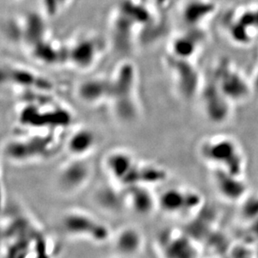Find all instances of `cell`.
<instances>
[{"label": "cell", "instance_id": "obj_7", "mask_svg": "<svg viewBox=\"0 0 258 258\" xmlns=\"http://www.w3.org/2000/svg\"><path fill=\"white\" fill-rule=\"evenodd\" d=\"M3 80L7 83L29 90L32 93L48 94L53 85L41 75L18 64H7L3 71Z\"/></svg>", "mask_w": 258, "mask_h": 258}, {"label": "cell", "instance_id": "obj_10", "mask_svg": "<svg viewBox=\"0 0 258 258\" xmlns=\"http://www.w3.org/2000/svg\"><path fill=\"white\" fill-rule=\"evenodd\" d=\"M124 188L126 208L141 217H149L158 209V196L151 186L132 185Z\"/></svg>", "mask_w": 258, "mask_h": 258}, {"label": "cell", "instance_id": "obj_13", "mask_svg": "<svg viewBox=\"0 0 258 258\" xmlns=\"http://www.w3.org/2000/svg\"><path fill=\"white\" fill-rule=\"evenodd\" d=\"M113 243L115 251L120 256L124 257L137 256L143 248V234L134 226H126L117 231Z\"/></svg>", "mask_w": 258, "mask_h": 258}, {"label": "cell", "instance_id": "obj_9", "mask_svg": "<svg viewBox=\"0 0 258 258\" xmlns=\"http://www.w3.org/2000/svg\"><path fill=\"white\" fill-rule=\"evenodd\" d=\"M197 199L195 193L185 188H167L158 196V208L171 216H181L194 208Z\"/></svg>", "mask_w": 258, "mask_h": 258}, {"label": "cell", "instance_id": "obj_5", "mask_svg": "<svg viewBox=\"0 0 258 258\" xmlns=\"http://www.w3.org/2000/svg\"><path fill=\"white\" fill-rule=\"evenodd\" d=\"M92 175V166L86 158H72L57 173L58 189L66 194H74L87 185Z\"/></svg>", "mask_w": 258, "mask_h": 258}, {"label": "cell", "instance_id": "obj_1", "mask_svg": "<svg viewBox=\"0 0 258 258\" xmlns=\"http://www.w3.org/2000/svg\"><path fill=\"white\" fill-rule=\"evenodd\" d=\"M110 97L107 105L119 121L130 123L140 116L139 73L129 58L117 63L110 76Z\"/></svg>", "mask_w": 258, "mask_h": 258}, {"label": "cell", "instance_id": "obj_8", "mask_svg": "<svg viewBox=\"0 0 258 258\" xmlns=\"http://www.w3.org/2000/svg\"><path fill=\"white\" fill-rule=\"evenodd\" d=\"M215 76L217 90L230 103L239 102L249 94L251 86L241 74L231 68L230 64H221Z\"/></svg>", "mask_w": 258, "mask_h": 258}, {"label": "cell", "instance_id": "obj_3", "mask_svg": "<svg viewBox=\"0 0 258 258\" xmlns=\"http://www.w3.org/2000/svg\"><path fill=\"white\" fill-rule=\"evenodd\" d=\"M61 231L73 238L86 239L95 243H104L111 237L110 228L94 215L82 210H69L59 219Z\"/></svg>", "mask_w": 258, "mask_h": 258}, {"label": "cell", "instance_id": "obj_12", "mask_svg": "<svg viewBox=\"0 0 258 258\" xmlns=\"http://www.w3.org/2000/svg\"><path fill=\"white\" fill-rule=\"evenodd\" d=\"M51 145L47 137L33 136L27 138L16 140L10 145V154L13 158L19 161L41 157L49 151Z\"/></svg>", "mask_w": 258, "mask_h": 258}, {"label": "cell", "instance_id": "obj_4", "mask_svg": "<svg viewBox=\"0 0 258 258\" xmlns=\"http://www.w3.org/2000/svg\"><path fill=\"white\" fill-rule=\"evenodd\" d=\"M168 178V172L161 165L151 161H140L132 153L127 159L115 184L121 187L132 185H160Z\"/></svg>", "mask_w": 258, "mask_h": 258}, {"label": "cell", "instance_id": "obj_16", "mask_svg": "<svg viewBox=\"0 0 258 258\" xmlns=\"http://www.w3.org/2000/svg\"><path fill=\"white\" fill-rule=\"evenodd\" d=\"M213 10V5L207 0H189L182 8L181 17L189 28L199 29L200 25L207 20L209 13Z\"/></svg>", "mask_w": 258, "mask_h": 258}, {"label": "cell", "instance_id": "obj_15", "mask_svg": "<svg viewBox=\"0 0 258 258\" xmlns=\"http://www.w3.org/2000/svg\"><path fill=\"white\" fill-rule=\"evenodd\" d=\"M95 198L96 203L108 212H119L126 207L124 188L114 182L112 185H102L99 188Z\"/></svg>", "mask_w": 258, "mask_h": 258}, {"label": "cell", "instance_id": "obj_2", "mask_svg": "<svg viewBox=\"0 0 258 258\" xmlns=\"http://www.w3.org/2000/svg\"><path fill=\"white\" fill-rule=\"evenodd\" d=\"M108 44L96 33L81 32L64 44V64L79 72L92 71L104 56Z\"/></svg>", "mask_w": 258, "mask_h": 258}, {"label": "cell", "instance_id": "obj_6", "mask_svg": "<svg viewBox=\"0 0 258 258\" xmlns=\"http://www.w3.org/2000/svg\"><path fill=\"white\" fill-rule=\"evenodd\" d=\"M166 66L172 77L175 87L184 98L192 97L202 89L198 82V75L190 59L175 58L167 54Z\"/></svg>", "mask_w": 258, "mask_h": 258}, {"label": "cell", "instance_id": "obj_17", "mask_svg": "<svg viewBox=\"0 0 258 258\" xmlns=\"http://www.w3.org/2000/svg\"><path fill=\"white\" fill-rule=\"evenodd\" d=\"M74 0H39L41 14L46 19H54L63 14Z\"/></svg>", "mask_w": 258, "mask_h": 258}, {"label": "cell", "instance_id": "obj_14", "mask_svg": "<svg viewBox=\"0 0 258 258\" xmlns=\"http://www.w3.org/2000/svg\"><path fill=\"white\" fill-rule=\"evenodd\" d=\"M96 145L97 138L94 132L86 127H81L69 137L66 149L72 158H87Z\"/></svg>", "mask_w": 258, "mask_h": 258}, {"label": "cell", "instance_id": "obj_11", "mask_svg": "<svg viewBox=\"0 0 258 258\" xmlns=\"http://www.w3.org/2000/svg\"><path fill=\"white\" fill-rule=\"evenodd\" d=\"M110 76H96L84 80L76 88V95L89 106L107 104L110 97Z\"/></svg>", "mask_w": 258, "mask_h": 258}]
</instances>
